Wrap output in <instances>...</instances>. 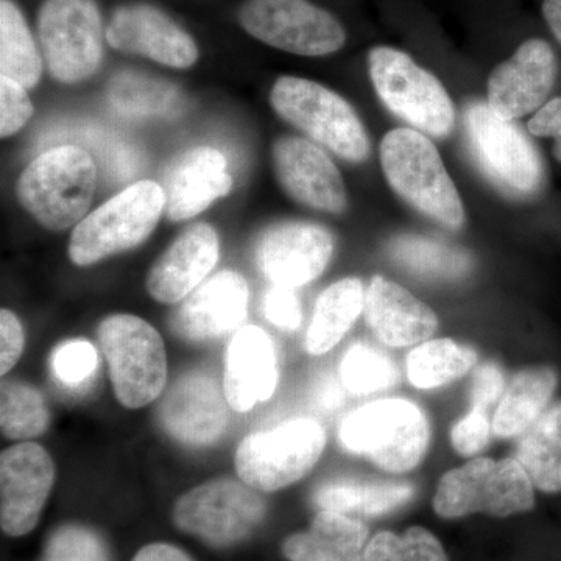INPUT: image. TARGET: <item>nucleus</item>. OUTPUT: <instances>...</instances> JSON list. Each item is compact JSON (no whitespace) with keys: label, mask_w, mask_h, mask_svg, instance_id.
Returning a JSON list of instances; mask_svg holds the SVG:
<instances>
[{"label":"nucleus","mask_w":561,"mask_h":561,"mask_svg":"<svg viewBox=\"0 0 561 561\" xmlns=\"http://www.w3.org/2000/svg\"><path fill=\"white\" fill-rule=\"evenodd\" d=\"M381 165L391 190L412 208L449 230H460L465 208L440 153L426 136L397 128L383 136Z\"/></svg>","instance_id":"f257e3e1"},{"label":"nucleus","mask_w":561,"mask_h":561,"mask_svg":"<svg viewBox=\"0 0 561 561\" xmlns=\"http://www.w3.org/2000/svg\"><path fill=\"white\" fill-rule=\"evenodd\" d=\"M98 184L91 154L76 146L44 151L18 181L22 208L51 231L68 230L84 219Z\"/></svg>","instance_id":"f03ea898"},{"label":"nucleus","mask_w":561,"mask_h":561,"mask_svg":"<svg viewBox=\"0 0 561 561\" xmlns=\"http://www.w3.org/2000/svg\"><path fill=\"white\" fill-rule=\"evenodd\" d=\"M339 440L351 454L367 457L391 474L419 467L431 443L427 416L411 401L370 402L343 420Z\"/></svg>","instance_id":"7ed1b4c3"},{"label":"nucleus","mask_w":561,"mask_h":561,"mask_svg":"<svg viewBox=\"0 0 561 561\" xmlns=\"http://www.w3.org/2000/svg\"><path fill=\"white\" fill-rule=\"evenodd\" d=\"M535 507V486L516 459H474L443 474L434 511L443 519L482 515L508 518Z\"/></svg>","instance_id":"20e7f679"},{"label":"nucleus","mask_w":561,"mask_h":561,"mask_svg":"<svg viewBox=\"0 0 561 561\" xmlns=\"http://www.w3.org/2000/svg\"><path fill=\"white\" fill-rule=\"evenodd\" d=\"M164 213V192L154 181H138L92 210L77 225L69 257L79 267L136 249L149 239Z\"/></svg>","instance_id":"39448f33"},{"label":"nucleus","mask_w":561,"mask_h":561,"mask_svg":"<svg viewBox=\"0 0 561 561\" xmlns=\"http://www.w3.org/2000/svg\"><path fill=\"white\" fill-rule=\"evenodd\" d=\"M98 339L122 405L139 409L161 397L168 382V356L150 323L127 313L111 316L99 324Z\"/></svg>","instance_id":"423d86ee"},{"label":"nucleus","mask_w":561,"mask_h":561,"mask_svg":"<svg viewBox=\"0 0 561 561\" xmlns=\"http://www.w3.org/2000/svg\"><path fill=\"white\" fill-rule=\"evenodd\" d=\"M273 110L316 142L350 162L370 153V140L348 102L316 81L284 76L271 92Z\"/></svg>","instance_id":"0eeeda50"},{"label":"nucleus","mask_w":561,"mask_h":561,"mask_svg":"<svg viewBox=\"0 0 561 561\" xmlns=\"http://www.w3.org/2000/svg\"><path fill=\"white\" fill-rule=\"evenodd\" d=\"M368 69L383 105L420 131L443 138L453 131L456 110L445 87L434 73L420 68L404 51L375 47Z\"/></svg>","instance_id":"6e6552de"},{"label":"nucleus","mask_w":561,"mask_h":561,"mask_svg":"<svg viewBox=\"0 0 561 561\" xmlns=\"http://www.w3.org/2000/svg\"><path fill=\"white\" fill-rule=\"evenodd\" d=\"M267 504L245 482L220 478L195 486L176 501L173 524L213 548L245 541L264 522Z\"/></svg>","instance_id":"1a4fd4ad"},{"label":"nucleus","mask_w":561,"mask_h":561,"mask_svg":"<svg viewBox=\"0 0 561 561\" xmlns=\"http://www.w3.org/2000/svg\"><path fill=\"white\" fill-rule=\"evenodd\" d=\"M327 446L317 421L300 419L272 431L251 434L236 453V470L251 489L273 493L301 481L312 471Z\"/></svg>","instance_id":"9d476101"},{"label":"nucleus","mask_w":561,"mask_h":561,"mask_svg":"<svg viewBox=\"0 0 561 561\" xmlns=\"http://www.w3.org/2000/svg\"><path fill=\"white\" fill-rule=\"evenodd\" d=\"M36 27L55 80L79 83L101 68L105 32L95 0H44Z\"/></svg>","instance_id":"9b49d317"},{"label":"nucleus","mask_w":561,"mask_h":561,"mask_svg":"<svg viewBox=\"0 0 561 561\" xmlns=\"http://www.w3.org/2000/svg\"><path fill=\"white\" fill-rule=\"evenodd\" d=\"M239 22L261 43L301 57L335 54L346 43L341 21L309 0H245Z\"/></svg>","instance_id":"f8f14e48"},{"label":"nucleus","mask_w":561,"mask_h":561,"mask_svg":"<svg viewBox=\"0 0 561 561\" xmlns=\"http://www.w3.org/2000/svg\"><path fill=\"white\" fill-rule=\"evenodd\" d=\"M465 130L472 157L491 183L512 195L540 190V154L512 121L497 117L489 103H472L465 111Z\"/></svg>","instance_id":"ddd939ff"},{"label":"nucleus","mask_w":561,"mask_h":561,"mask_svg":"<svg viewBox=\"0 0 561 561\" xmlns=\"http://www.w3.org/2000/svg\"><path fill=\"white\" fill-rule=\"evenodd\" d=\"M55 482L50 454L36 443H20L0 456V524L10 537L35 529Z\"/></svg>","instance_id":"4468645a"},{"label":"nucleus","mask_w":561,"mask_h":561,"mask_svg":"<svg viewBox=\"0 0 561 561\" xmlns=\"http://www.w3.org/2000/svg\"><path fill=\"white\" fill-rule=\"evenodd\" d=\"M105 38L113 49L142 55L169 68H191L201 55L190 33L149 3L116 9L106 25Z\"/></svg>","instance_id":"2eb2a0df"},{"label":"nucleus","mask_w":561,"mask_h":561,"mask_svg":"<svg viewBox=\"0 0 561 561\" xmlns=\"http://www.w3.org/2000/svg\"><path fill=\"white\" fill-rule=\"evenodd\" d=\"M225 390L206 371L184 373L165 393L158 421L173 440L187 446H209L228 426Z\"/></svg>","instance_id":"dca6fc26"},{"label":"nucleus","mask_w":561,"mask_h":561,"mask_svg":"<svg viewBox=\"0 0 561 561\" xmlns=\"http://www.w3.org/2000/svg\"><path fill=\"white\" fill-rule=\"evenodd\" d=\"M334 253L327 228L309 221L275 225L257 242V264L273 286H305L319 278Z\"/></svg>","instance_id":"f3484780"},{"label":"nucleus","mask_w":561,"mask_h":561,"mask_svg":"<svg viewBox=\"0 0 561 561\" xmlns=\"http://www.w3.org/2000/svg\"><path fill=\"white\" fill-rule=\"evenodd\" d=\"M557 77L552 47L529 39L512 58L501 62L489 79V106L497 117L515 121L540 110L551 94Z\"/></svg>","instance_id":"a211bd4d"},{"label":"nucleus","mask_w":561,"mask_h":561,"mask_svg":"<svg viewBox=\"0 0 561 561\" xmlns=\"http://www.w3.org/2000/svg\"><path fill=\"white\" fill-rule=\"evenodd\" d=\"M273 168L289 197L309 208L343 213L346 190L341 172L316 144L300 138H280L272 150Z\"/></svg>","instance_id":"6ab92c4d"},{"label":"nucleus","mask_w":561,"mask_h":561,"mask_svg":"<svg viewBox=\"0 0 561 561\" xmlns=\"http://www.w3.org/2000/svg\"><path fill=\"white\" fill-rule=\"evenodd\" d=\"M249 286L241 273L224 271L201 284L171 319L172 331L190 342L224 337L247 317Z\"/></svg>","instance_id":"aec40b11"},{"label":"nucleus","mask_w":561,"mask_h":561,"mask_svg":"<svg viewBox=\"0 0 561 561\" xmlns=\"http://www.w3.org/2000/svg\"><path fill=\"white\" fill-rule=\"evenodd\" d=\"M161 187L165 217L190 220L232 191L227 158L213 147L183 151L165 169Z\"/></svg>","instance_id":"412c9836"},{"label":"nucleus","mask_w":561,"mask_h":561,"mask_svg":"<svg viewBox=\"0 0 561 561\" xmlns=\"http://www.w3.org/2000/svg\"><path fill=\"white\" fill-rule=\"evenodd\" d=\"M219 256L217 231L210 225H192L154 262L147 275V290L164 305L183 301L213 272Z\"/></svg>","instance_id":"4be33fe9"},{"label":"nucleus","mask_w":561,"mask_h":561,"mask_svg":"<svg viewBox=\"0 0 561 561\" xmlns=\"http://www.w3.org/2000/svg\"><path fill=\"white\" fill-rule=\"evenodd\" d=\"M364 317L373 334L390 348L431 341L438 330L430 306L382 276H375L365 294Z\"/></svg>","instance_id":"5701e85b"},{"label":"nucleus","mask_w":561,"mask_h":561,"mask_svg":"<svg viewBox=\"0 0 561 561\" xmlns=\"http://www.w3.org/2000/svg\"><path fill=\"white\" fill-rule=\"evenodd\" d=\"M278 383V360L273 342L261 328L236 332L227 351L224 390L236 412H249L257 402L271 400Z\"/></svg>","instance_id":"b1692460"},{"label":"nucleus","mask_w":561,"mask_h":561,"mask_svg":"<svg viewBox=\"0 0 561 561\" xmlns=\"http://www.w3.org/2000/svg\"><path fill=\"white\" fill-rule=\"evenodd\" d=\"M368 529L360 519L319 511L309 529L290 535L280 552L289 561H362Z\"/></svg>","instance_id":"393cba45"},{"label":"nucleus","mask_w":561,"mask_h":561,"mask_svg":"<svg viewBox=\"0 0 561 561\" xmlns=\"http://www.w3.org/2000/svg\"><path fill=\"white\" fill-rule=\"evenodd\" d=\"M413 496L415 486L408 481L334 478L317 486L312 504L319 511L343 513L354 518H378L400 511Z\"/></svg>","instance_id":"a878e982"},{"label":"nucleus","mask_w":561,"mask_h":561,"mask_svg":"<svg viewBox=\"0 0 561 561\" xmlns=\"http://www.w3.org/2000/svg\"><path fill=\"white\" fill-rule=\"evenodd\" d=\"M559 375L551 367H530L516 373L497 402L491 426L500 438H513L529 430L552 400Z\"/></svg>","instance_id":"bb28decb"},{"label":"nucleus","mask_w":561,"mask_h":561,"mask_svg":"<svg viewBox=\"0 0 561 561\" xmlns=\"http://www.w3.org/2000/svg\"><path fill=\"white\" fill-rule=\"evenodd\" d=\"M364 305L365 291L360 279L346 278L328 287L317 300L305 339L306 351L312 356H321L334 348L364 312Z\"/></svg>","instance_id":"cd10ccee"},{"label":"nucleus","mask_w":561,"mask_h":561,"mask_svg":"<svg viewBox=\"0 0 561 561\" xmlns=\"http://www.w3.org/2000/svg\"><path fill=\"white\" fill-rule=\"evenodd\" d=\"M515 459L542 493L561 491V401L524 432Z\"/></svg>","instance_id":"c85d7f7f"},{"label":"nucleus","mask_w":561,"mask_h":561,"mask_svg":"<svg viewBox=\"0 0 561 561\" xmlns=\"http://www.w3.org/2000/svg\"><path fill=\"white\" fill-rule=\"evenodd\" d=\"M0 73L25 90H33L43 73V51L13 0H0Z\"/></svg>","instance_id":"c756f323"},{"label":"nucleus","mask_w":561,"mask_h":561,"mask_svg":"<svg viewBox=\"0 0 561 561\" xmlns=\"http://www.w3.org/2000/svg\"><path fill=\"white\" fill-rule=\"evenodd\" d=\"M478 362V353L451 339L420 343L408 357L409 381L416 389L431 390L463 378Z\"/></svg>","instance_id":"7c9ffc66"},{"label":"nucleus","mask_w":561,"mask_h":561,"mask_svg":"<svg viewBox=\"0 0 561 561\" xmlns=\"http://www.w3.org/2000/svg\"><path fill=\"white\" fill-rule=\"evenodd\" d=\"M389 254L401 267L426 278L456 279L471 268L470 256L465 251L419 236L393 239L389 243Z\"/></svg>","instance_id":"2f4dec72"},{"label":"nucleus","mask_w":561,"mask_h":561,"mask_svg":"<svg viewBox=\"0 0 561 561\" xmlns=\"http://www.w3.org/2000/svg\"><path fill=\"white\" fill-rule=\"evenodd\" d=\"M50 413L43 393L22 381L2 382L0 427L11 440L38 437L49 427Z\"/></svg>","instance_id":"473e14b6"},{"label":"nucleus","mask_w":561,"mask_h":561,"mask_svg":"<svg viewBox=\"0 0 561 561\" xmlns=\"http://www.w3.org/2000/svg\"><path fill=\"white\" fill-rule=\"evenodd\" d=\"M108 98L122 113L158 116L171 113L179 102V92L164 81L122 73L111 81Z\"/></svg>","instance_id":"72a5a7b5"},{"label":"nucleus","mask_w":561,"mask_h":561,"mask_svg":"<svg viewBox=\"0 0 561 561\" xmlns=\"http://www.w3.org/2000/svg\"><path fill=\"white\" fill-rule=\"evenodd\" d=\"M362 561H449L440 540L421 526L402 534L383 530L365 546Z\"/></svg>","instance_id":"f704fd0d"},{"label":"nucleus","mask_w":561,"mask_h":561,"mask_svg":"<svg viewBox=\"0 0 561 561\" xmlns=\"http://www.w3.org/2000/svg\"><path fill=\"white\" fill-rule=\"evenodd\" d=\"M342 383L354 394L389 389L398 381V370L383 351L356 343L346 351L341 365Z\"/></svg>","instance_id":"c9c22d12"},{"label":"nucleus","mask_w":561,"mask_h":561,"mask_svg":"<svg viewBox=\"0 0 561 561\" xmlns=\"http://www.w3.org/2000/svg\"><path fill=\"white\" fill-rule=\"evenodd\" d=\"M43 561H108L105 542L90 527L62 526L50 535Z\"/></svg>","instance_id":"e433bc0d"},{"label":"nucleus","mask_w":561,"mask_h":561,"mask_svg":"<svg viewBox=\"0 0 561 561\" xmlns=\"http://www.w3.org/2000/svg\"><path fill=\"white\" fill-rule=\"evenodd\" d=\"M50 362L58 382L70 389H79L95 375L99 357L90 342L70 341L54 351Z\"/></svg>","instance_id":"4c0bfd02"},{"label":"nucleus","mask_w":561,"mask_h":561,"mask_svg":"<svg viewBox=\"0 0 561 561\" xmlns=\"http://www.w3.org/2000/svg\"><path fill=\"white\" fill-rule=\"evenodd\" d=\"M33 116L27 90L16 81L0 77V135L10 138L24 128Z\"/></svg>","instance_id":"58836bf2"},{"label":"nucleus","mask_w":561,"mask_h":561,"mask_svg":"<svg viewBox=\"0 0 561 561\" xmlns=\"http://www.w3.org/2000/svg\"><path fill=\"white\" fill-rule=\"evenodd\" d=\"M493 434L489 412L471 409L463 419L457 421L451 431L454 449L461 457H472L486 448Z\"/></svg>","instance_id":"ea45409f"},{"label":"nucleus","mask_w":561,"mask_h":561,"mask_svg":"<svg viewBox=\"0 0 561 561\" xmlns=\"http://www.w3.org/2000/svg\"><path fill=\"white\" fill-rule=\"evenodd\" d=\"M264 312L267 320L279 330L290 332L300 328V300L289 287L273 286L265 295Z\"/></svg>","instance_id":"a19ab883"},{"label":"nucleus","mask_w":561,"mask_h":561,"mask_svg":"<svg viewBox=\"0 0 561 561\" xmlns=\"http://www.w3.org/2000/svg\"><path fill=\"white\" fill-rule=\"evenodd\" d=\"M505 391V378L500 365L489 362L476 368L471 381V409L489 412L501 401Z\"/></svg>","instance_id":"79ce46f5"},{"label":"nucleus","mask_w":561,"mask_h":561,"mask_svg":"<svg viewBox=\"0 0 561 561\" xmlns=\"http://www.w3.org/2000/svg\"><path fill=\"white\" fill-rule=\"evenodd\" d=\"M24 350V331L20 319L9 309L0 312V373L3 376L20 360Z\"/></svg>","instance_id":"37998d69"},{"label":"nucleus","mask_w":561,"mask_h":561,"mask_svg":"<svg viewBox=\"0 0 561 561\" xmlns=\"http://www.w3.org/2000/svg\"><path fill=\"white\" fill-rule=\"evenodd\" d=\"M529 131L538 138L553 139V154L561 162V98L546 102L529 122Z\"/></svg>","instance_id":"c03bdc74"},{"label":"nucleus","mask_w":561,"mask_h":561,"mask_svg":"<svg viewBox=\"0 0 561 561\" xmlns=\"http://www.w3.org/2000/svg\"><path fill=\"white\" fill-rule=\"evenodd\" d=\"M312 401L320 411L335 412L342 408L345 401V393L337 379L332 376H323L317 381L312 389Z\"/></svg>","instance_id":"a18cd8bd"},{"label":"nucleus","mask_w":561,"mask_h":561,"mask_svg":"<svg viewBox=\"0 0 561 561\" xmlns=\"http://www.w3.org/2000/svg\"><path fill=\"white\" fill-rule=\"evenodd\" d=\"M131 561H192L186 552L168 542H151L144 546Z\"/></svg>","instance_id":"49530a36"},{"label":"nucleus","mask_w":561,"mask_h":561,"mask_svg":"<svg viewBox=\"0 0 561 561\" xmlns=\"http://www.w3.org/2000/svg\"><path fill=\"white\" fill-rule=\"evenodd\" d=\"M542 16L548 22L553 36L561 44V0H545L542 2Z\"/></svg>","instance_id":"de8ad7c7"}]
</instances>
